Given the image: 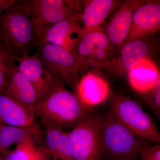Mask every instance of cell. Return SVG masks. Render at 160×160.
Returning a JSON list of instances; mask_svg holds the SVG:
<instances>
[{
    "instance_id": "obj_1",
    "label": "cell",
    "mask_w": 160,
    "mask_h": 160,
    "mask_svg": "<svg viewBox=\"0 0 160 160\" xmlns=\"http://www.w3.org/2000/svg\"><path fill=\"white\" fill-rule=\"evenodd\" d=\"M48 85L38 102L35 113L43 125L72 129L90 110L65 85L48 74Z\"/></svg>"
},
{
    "instance_id": "obj_2",
    "label": "cell",
    "mask_w": 160,
    "mask_h": 160,
    "mask_svg": "<svg viewBox=\"0 0 160 160\" xmlns=\"http://www.w3.org/2000/svg\"><path fill=\"white\" fill-rule=\"evenodd\" d=\"M0 42L15 59L29 55L36 48L33 22L23 1H17L0 13Z\"/></svg>"
},
{
    "instance_id": "obj_3",
    "label": "cell",
    "mask_w": 160,
    "mask_h": 160,
    "mask_svg": "<svg viewBox=\"0 0 160 160\" xmlns=\"http://www.w3.org/2000/svg\"><path fill=\"white\" fill-rule=\"evenodd\" d=\"M103 159L137 160L145 140L138 137L109 113L103 118Z\"/></svg>"
},
{
    "instance_id": "obj_4",
    "label": "cell",
    "mask_w": 160,
    "mask_h": 160,
    "mask_svg": "<svg viewBox=\"0 0 160 160\" xmlns=\"http://www.w3.org/2000/svg\"><path fill=\"white\" fill-rule=\"evenodd\" d=\"M103 118L89 112L69 132L73 160H103Z\"/></svg>"
},
{
    "instance_id": "obj_5",
    "label": "cell",
    "mask_w": 160,
    "mask_h": 160,
    "mask_svg": "<svg viewBox=\"0 0 160 160\" xmlns=\"http://www.w3.org/2000/svg\"><path fill=\"white\" fill-rule=\"evenodd\" d=\"M110 113L138 137L160 144L157 126L134 100L124 96H116L112 100Z\"/></svg>"
},
{
    "instance_id": "obj_6",
    "label": "cell",
    "mask_w": 160,
    "mask_h": 160,
    "mask_svg": "<svg viewBox=\"0 0 160 160\" xmlns=\"http://www.w3.org/2000/svg\"><path fill=\"white\" fill-rule=\"evenodd\" d=\"M36 48L45 74L64 85L75 87L78 72L74 51H69L58 45L38 41Z\"/></svg>"
},
{
    "instance_id": "obj_7",
    "label": "cell",
    "mask_w": 160,
    "mask_h": 160,
    "mask_svg": "<svg viewBox=\"0 0 160 160\" xmlns=\"http://www.w3.org/2000/svg\"><path fill=\"white\" fill-rule=\"evenodd\" d=\"M23 3L32 19L38 40L47 29L60 22L82 20V13L73 11L65 1L26 0Z\"/></svg>"
},
{
    "instance_id": "obj_8",
    "label": "cell",
    "mask_w": 160,
    "mask_h": 160,
    "mask_svg": "<svg viewBox=\"0 0 160 160\" xmlns=\"http://www.w3.org/2000/svg\"><path fill=\"white\" fill-rule=\"evenodd\" d=\"M111 48L107 35L100 27L84 33L74 50L78 73L89 66L107 62Z\"/></svg>"
},
{
    "instance_id": "obj_9",
    "label": "cell",
    "mask_w": 160,
    "mask_h": 160,
    "mask_svg": "<svg viewBox=\"0 0 160 160\" xmlns=\"http://www.w3.org/2000/svg\"><path fill=\"white\" fill-rule=\"evenodd\" d=\"M160 28V2H145L133 12L129 33L123 44L143 39Z\"/></svg>"
},
{
    "instance_id": "obj_10",
    "label": "cell",
    "mask_w": 160,
    "mask_h": 160,
    "mask_svg": "<svg viewBox=\"0 0 160 160\" xmlns=\"http://www.w3.org/2000/svg\"><path fill=\"white\" fill-rule=\"evenodd\" d=\"M4 92L15 102L35 112L38 95L32 84L21 73L16 64L9 72Z\"/></svg>"
},
{
    "instance_id": "obj_11",
    "label": "cell",
    "mask_w": 160,
    "mask_h": 160,
    "mask_svg": "<svg viewBox=\"0 0 160 160\" xmlns=\"http://www.w3.org/2000/svg\"><path fill=\"white\" fill-rule=\"evenodd\" d=\"M79 21L67 19L60 22L47 29L38 41L58 45L69 51H74L84 34Z\"/></svg>"
},
{
    "instance_id": "obj_12",
    "label": "cell",
    "mask_w": 160,
    "mask_h": 160,
    "mask_svg": "<svg viewBox=\"0 0 160 160\" xmlns=\"http://www.w3.org/2000/svg\"><path fill=\"white\" fill-rule=\"evenodd\" d=\"M76 95L81 103L90 110L106 101L109 96L108 82L102 78L92 72L83 76L75 87Z\"/></svg>"
},
{
    "instance_id": "obj_13",
    "label": "cell",
    "mask_w": 160,
    "mask_h": 160,
    "mask_svg": "<svg viewBox=\"0 0 160 160\" xmlns=\"http://www.w3.org/2000/svg\"><path fill=\"white\" fill-rule=\"evenodd\" d=\"M145 2L142 1H126L112 16L107 27V35L110 46L121 47L129 33L135 9Z\"/></svg>"
},
{
    "instance_id": "obj_14",
    "label": "cell",
    "mask_w": 160,
    "mask_h": 160,
    "mask_svg": "<svg viewBox=\"0 0 160 160\" xmlns=\"http://www.w3.org/2000/svg\"><path fill=\"white\" fill-rule=\"evenodd\" d=\"M35 112L21 106L0 92V122L4 125L27 127L33 126Z\"/></svg>"
},
{
    "instance_id": "obj_15",
    "label": "cell",
    "mask_w": 160,
    "mask_h": 160,
    "mask_svg": "<svg viewBox=\"0 0 160 160\" xmlns=\"http://www.w3.org/2000/svg\"><path fill=\"white\" fill-rule=\"evenodd\" d=\"M128 72L130 85L135 90L142 93L153 89L160 80L157 67L149 58L141 60Z\"/></svg>"
},
{
    "instance_id": "obj_16",
    "label": "cell",
    "mask_w": 160,
    "mask_h": 160,
    "mask_svg": "<svg viewBox=\"0 0 160 160\" xmlns=\"http://www.w3.org/2000/svg\"><path fill=\"white\" fill-rule=\"evenodd\" d=\"M46 149L53 160H73L69 132L59 126L45 125Z\"/></svg>"
},
{
    "instance_id": "obj_17",
    "label": "cell",
    "mask_w": 160,
    "mask_h": 160,
    "mask_svg": "<svg viewBox=\"0 0 160 160\" xmlns=\"http://www.w3.org/2000/svg\"><path fill=\"white\" fill-rule=\"evenodd\" d=\"M148 43L143 39L130 41L121 46L119 55L114 63L119 74L128 72L141 60L148 57L150 52Z\"/></svg>"
},
{
    "instance_id": "obj_18",
    "label": "cell",
    "mask_w": 160,
    "mask_h": 160,
    "mask_svg": "<svg viewBox=\"0 0 160 160\" xmlns=\"http://www.w3.org/2000/svg\"><path fill=\"white\" fill-rule=\"evenodd\" d=\"M19 70L34 87L39 99L48 85V79L37 52L32 56L25 55L15 59Z\"/></svg>"
},
{
    "instance_id": "obj_19",
    "label": "cell",
    "mask_w": 160,
    "mask_h": 160,
    "mask_svg": "<svg viewBox=\"0 0 160 160\" xmlns=\"http://www.w3.org/2000/svg\"><path fill=\"white\" fill-rule=\"evenodd\" d=\"M41 131L36 124L27 127L8 126L0 124V152L4 154L9 152L12 145L18 144L27 140L37 141Z\"/></svg>"
},
{
    "instance_id": "obj_20",
    "label": "cell",
    "mask_w": 160,
    "mask_h": 160,
    "mask_svg": "<svg viewBox=\"0 0 160 160\" xmlns=\"http://www.w3.org/2000/svg\"><path fill=\"white\" fill-rule=\"evenodd\" d=\"M85 2L81 20L83 24L84 34L99 27L100 24L104 22L118 4L112 0H92Z\"/></svg>"
},
{
    "instance_id": "obj_21",
    "label": "cell",
    "mask_w": 160,
    "mask_h": 160,
    "mask_svg": "<svg viewBox=\"0 0 160 160\" xmlns=\"http://www.w3.org/2000/svg\"><path fill=\"white\" fill-rule=\"evenodd\" d=\"M15 62L14 57L0 42V92L6 88L8 74Z\"/></svg>"
},
{
    "instance_id": "obj_22",
    "label": "cell",
    "mask_w": 160,
    "mask_h": 160,
    "mask_svg": "<svg viewBox=\"0 0 160 160\" xmlns=\"http://www.w3.org/2000/svg\"><path fill=\"white\" fill-rule=\"evenodd\" d=\"M17 160H38L39 148L32 140H27L17 144L13 150Z\"/></svg>"
},
{
    "instance_id": "obj_23",
    "label": "cell",
    "mask_w": 160,
    "mask_h": 160,
    "mask_svg": "<svg viewBox=\"0 0 160 160\" xmlns=\"http://www.w3.org/2000/svg\"><path fill=\"white\" fill-rule=\"evenodd\" d=\"M144 101L149 109L160 118V80L153 89L146 92Z\"/></svg>"
},
{
    "instance_id": "obj_24",
    "label": "cell",
    "mask_w": 160,
    "mask_h": 160,
    "mask_svg": "<svg viewBox=\"0 0 160 160\" xmlns=\"http://www.w3.org/2000/svg\"><path fill=\"white\" fill-rule=\"evenodd\" d=\"M139 154L141 155V160H160V145L153 146L144 145L141 147Z\"/></svg>"
},
{
    "instance_id": "obj_25",
    "label": "cell",
    "mask_w": 160,
    "mask_h": 160,
    "mask_svg": "<svg viewBox=\"0 0 160 160\" xmlns=\"http://www.w3.org/2000/svg\"><path fill=\"white\" fill-rule=\"evenodd\" d=\"M16 2L17 0H0V13L8 10Z\"/></svg>"
},
{
    "instance_id": "obj_26",
    "label": "cell",
    "mask_w": 160,
    "mask_h": 160,
    "mask_svg": "<svg viewBox=\"0 0 160 160\" xmlns=\"http://www.w3.org/2000/svg\"><path fill=\"white\" fill-rule=\"evenodd\" d=\"M39 152L38 160H53L49 158V155L46 148L40 147L39 148Z\"/></svg>"
},
{
    "instance_id": "obj_27",
    "label": "cell",
    "mask_w": 160,
    "mask_h": 160,
    "mask_svg": "<svg viewBox=\"0 0 160 160\" xmlns=\"http://www.w3.org/2000/svg\"><path fill=\"white\" fill-rule=\"evenodd\" d=\"M5 160H17L14 151H10L5 154Z\"/></svg>"
},
{
    "instance_id": "obj_28",
    "label": "cell",
    "mask_w": 160,
    "mask_h": 160,
    "mask_svg": "<svg viewBox=\"0 0 160 160\" xmlns=\"http://www.w3.org/2000/svg\"><path fill=\"white\" fill-rule=\"evenodd\" d=\"M5 154L0 152V160H5Z\"/></svg>"
}]
</instances>
